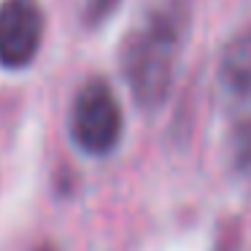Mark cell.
Masks as SVG:
<instances>
[{
    "mask_svg": "<svg viewBox=\"0 0 251 251\" xmlns=\"http://www.w3.org/2000/svg\"><path fill=\"white\" fill-rule=\"evenodd\" d=\"M232 162L238 170H251V119H243L232 132Z\"/></svg>",
    "mask_w": 251,
    "mask_h": 251,
    "instance_id": "obj_5",
    "label": "cell"
},
{
    "mask_svg": "<svg viewBox=\"0 0 251 251\" xmlns=\"http://www.w3.org/2000/svg\"><path fill=\"white\" fill-rule=\"evenodd\" d=\"M186 27L189 8L184 0H151L125 35L119 65L141 108L151 111L168 100Z\"/></svg>",
    "mask_w": 251,
    "mask_h": 251,
    "instance_id": "obj_1",
    "label": "cell"
},
{
    "mask_svg": "<svg viewBox=\"0 0 251 251\" xmlns=\"http://www.w3.org/2000/svg\"><path fill=\"white\" fill-rule=\"evenodd\" d=\"M38 251H57L54 246H44V249H38Z\"/></svg>",
    "mask_w": 251,
    "mask_h": 251,
    "instance_id": "obj_7",
    "label": "cell"
},
{
    "mask_svg": "<svg viewBox=\"0 0 251 251\" xmlns=\"http://www.w3.org/2000/svg\"><path fill=\"white\" fill-rule=\"evenodd\" d=\"M219 81L229 100L235 103L251 100V30L238 33L224 46L219 62Z\"/></svg>",
    "mask_w": 251,
    "mask_h": 251,
    "instance_id": "obj_4",
    "label": "cell"
},
{
    "mask_svg": "<svg viewBox=\"0 0 251 251\" xmlns=\"http://www.w3.org/2000/svg\"><path fill=\"white\" fill-rule=\"evenodd\" d=\"M68 127H71L73 143L84 154L105 157L119 146L125 119H122L119 100L111 92L105 78H89L76 92Z\"/></svg>",
    "mask_w": 251,
    "mask_h": 251,
    "instance_id": "obj_2",
    "label": "cell"
},
{
    "mask_svg": "<svg viewBox=\"0 0 251 251\" xmlns=\"http://www.w3.org/2000/svg\"><path fill=\"white\" fill-rule=\"evenodd\" d=\"M44 8L38 0L0 3V65L22 71L38 57L44 41Z\"/></svg>",
    "mask_w": 251,
    "mask_h": 251,
    "instance_id": "obj_3",
    "label": "cell"
},
{
    "mask_svg": "<svg viewBox=\"0 0 251 251\" xmlns=\"http://www.w3.org/2000/svg\"><path fill=\"white\" fill-rule=\"evenodd\" d=\"M116 6H119V0H87V22L89 25L105 22Z\"/></svg>",
    "mask_w": 251,
    "mask_h": 251,
    "instance_id": "obj_6",
    "label": "cell"
}]
</instances>
